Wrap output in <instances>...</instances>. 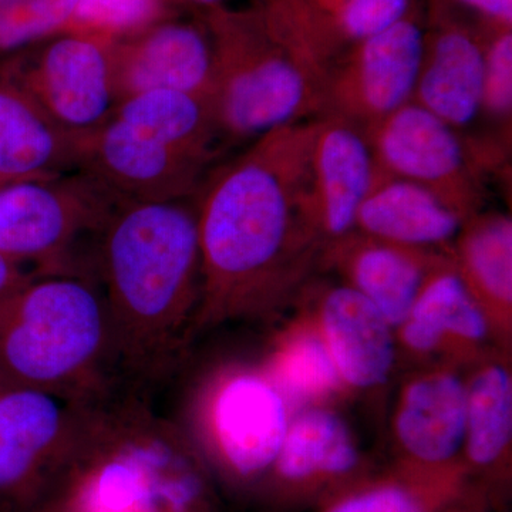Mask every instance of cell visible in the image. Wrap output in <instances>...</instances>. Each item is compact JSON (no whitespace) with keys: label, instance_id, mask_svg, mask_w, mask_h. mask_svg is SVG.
I'll list each match as a JSON object with an SVG mask.
<instances>
[{"label":"cell","instance_id":"5b68a950","mask_svg":"<svg viewBox=\"0 0 512 512\" xmlns=\"http://www.w3.org/2000/svg\"><path fill=\"white\" fill-rule=\"evenodd\" d=\"M123 201L83 171L0 187V255L33 275L97 281L101 235Z\"/></svg>","mask_w":512,"mask_h":512},{"label":"cell","instance_id":"7c38bea8","mask_svg":"<svg viewBox=\"0 0 512 512\" xmlns=\"http://www.w3.org/2000/svg\"><path fill=\"white\" fill-rule=\"evenodd\" d=\"M208 164L110 117L84 138L79 171L123 202L173 201L197 192Z\"/></svg>","mask_w":512,"mask_h":512},{"label":"cell","instance_id":"ffe728a7","mask_svg":"<svg viewBox=\"0 0 512 512\" xmlns=\"http://www.w3.org/2000/svg\"><path fill=\"white\" fill-rule=\"evenodd\" d=\"M83 140L56 124L0 66V187L79 170Z\"/></svg>","mask_w":512,"mask_h":512},{"label":"cell","instance_id":"52a82bcc","mask_svg":"<svg viewBox=\"0 0 512 512\" xmlns=\"http://www.w3.org/2000/svg\"><path fill=\"white\" fill-rule=\"evenodd\" d=\"M424 23L426 0H421L390 28L346 47L326 77L322 114L366 130L412 101Z\"/></svg>","mask_w":512,"mask_h":512},{"label":"cell","instance_id":"d4e9b609","mask_svg":"<svg viewBox=\"0 0 512 512\" xmlns=\"http://www.w3.org/2000/svg\"><path fill=\"white\" fill-rule=\"evenodd\" d=\"M111 117L210 163L221 140L211 104L177 90L128 97L117 104Z\"/></svg>","mask_w":512,"mask_h":512},{"label":"cell","instance_id":"44dd1931","mask_svg":"<svg viewBox=\"0 0 512 512\" xmlns=\"http://www.w3.org/2000/svg\"><path fill=\"white\" fill-rule=\"evenodd\" d=\"M466 221L433 192L379 170L355 231L404 247L448 251Z\"/></svg>","mask_w":512,"mask_h":512},{"label":"cell","instance_id":"4316f807","mask_svg":"<svg viewBox=\"0 0 512 512\" xmlns=\"http://www.w3.org/2000/svg\"><path fill=\"white\" fill-rule=\"evenodd\" d=\"M165 0H79L64 32L114 43L170 18Z\"/></svg>","mask_w":512,"mask_h":512},{"label":"cell","instance_id":"6da1fadb","mask_svg":"<svg viewBox=\"0 0 512 512\" xmlns=\"http://www.w3.org/2000/svg\"><path fill=\"white\" fill-rule=\"evenodd\" d=\"M315 119L255 138L201 188L197 330L259 315L301 291L325 241L311 205Z\"/></svg>","mask_w":512,"mask_h":512},{"label":"cell","instance_id":"5bb4252c","mask_svg":"<svg viewBox=\"0 0 512 512\" xmlns=\"http://www.w3.org/2000/svg\"><path fill=\"white\" fill-rule=\"evenodd\" d=\"M466 376L453 365L430 367L406 380L393 410L400 463L424 468L463 464Z\"/></svg>","mask_w":512,"mask_h":512},{"label":"cell","instance_id":"7402d4cb","mask_svg":"<svg viewBox=\"0 0 512 512\" xmlns=\"http://www.w3.org/2000/svg\"><path fill=\"white\" fill-rule=\"evenodd\" d=\"M451 262L493 330L510 343L512 329V221L503 212H477L448 248Z\"/></svg>","mask_w":512,"mask_h":512},{"label":"cell","instance_id":"9c48e42d","mask_svg":"<svg viewBox=\"0 0 512 512\" xmlns=\"http://www.w3.org/2000/svg\"><path fill=\"white\" fill-rule=\"evenodd\" d=\"M107 410L43 390H0V501L16 500L47 464L99 439Z\"/></svg>","mask_w":512,"mask_h":512},{"label":"cell","instance_id":"4fadbf2b","mask_svg":"<svg viewBox=\"0 0 512 512\" xmlns=\"http://www.w3.org/2000/svg\"><path fill=\"white\" fill-rule=\"evenodd\" d=\"M117 104L151 90H177L211 104L214 60L204 23L164 19L111 47Z\"/></svg>","mask_w":512,"mask_h":512},{"label":"cell","instance_id":"4dcf8cb0","mask_svg":"<svg viewBox=\"0 0 512 512\" xmlns=\"http://www.w3.org/2000/svg\"><path fill=\"white\" fill-rule=\"evenodd\" d=\"M92 504L96 512H124L136 505L151 512L146 476L136 457L113 461L101 470Z\"/></svg>","mask_w":512,"mask_h":512},{"label":"cell","instance_id":"d6986e66","mask_svg":"<svg viewBox=\"0 0 512 512\" xmlns=\"http://www.w3.org/2000/svg\"><path fill=\"white\" fill-rule=\"evenodd\" d=\"M446 254L352 231L326 244L320 265L365 296L396 329L409 315L424 279Z\"/></svg>","mask_w":512,"mask_h":512},{"label":"cell","instance_id":"1f68e13d","mask_svg":"<svg viewBox=\"0 0 512 512\" xmlns=\"http://www.w3.org/2000/svg\"><path fill=\"white\" fill-rule=\"evenodd\" d=\"M491 25L512 26V0H446Z\"/></svg>","mask_w":512,"mask_h":512},{"label":"cell","instance_id":"83f0119b","mask_svg":"<svg viewBox=\"0 0 512 512\" xmlns=\"http://www.w3.org/2000/svg\"><path fill=\"white\" fill-rule=\"evenodd\" d=\"M322 28L340 52L383 32L412 12L421 0H312Z\"/></svg>","mask_w":512,"mask_h":512},{"label":"cell","instance_id":"277c9868","mask_svg":"<svg viewBox=\"0 0 512 512\" xmlns=\"http://www.w3.org/2000/svg\"><path fill=\"white\" fill-rule=\"evenodd\" d=\"M201 15L212 46L211 109L221 140L251 143L322 114V90L268 32L255 6L224 5Z\"/></svg>","mask_w":512,"mask_h":512},{"label":"cell","instance_id":"f546056e","mask_svg":"<svg viewBox=\"0 0 512 512\" xmlns=\"http://www.w3.org/2000/svg\"><path fill=\"white\" fill-rule=\"evenodd\" d=\"M485 60L481 114L510 126L512 111V26L484 22Z\"/></svg>","mask_w":512,"mask_h":512},{"label":"cell","instance_id":"e0dca14e","mask_svg":"<svg viewBox=\"0 0 512 512\" xmlns=\"http://www.w3.org/2000/svg\"><path fill=\"white\" fill-rule=\"evenodd\" d=\"M362 456L346 421L326 406L293 414L271 471L288 501L335 497L359 478Z\"/></svg>","mask_w":512,"mask_h":512},{"label":"cell","instance_id":"484cf974","mask_svg":"<svg viewBox=\"0 0 512 512\" xmlns=\"http://www.w3.org/2000/svg\"><path fill=\"white\" fill-rule=\"evenodd\" d=\"M265 373L291 410L325 406L346 389L312 319L295 323L279 336Z\"/></svg>","mask_w":512,"mask_h":512},{"label":"cell","instance_id":"30bf717a","mask_svg":"<svg viewBox=\"0 0 512 512\" xmlns=\"http://www.w3.org/2000/svg\"><path fill=\"white\" fill-rule=\"evenodd\" d=\"M292 416L265 372L232 370L212 386L202 424L221 463L234 476L255 478L274 466Z\"/></svg>","mask_w":512,"mask_h":512},{"label":"cell","instance_id":"d6a6232c","mask_svg":"<svg viewBox=\"0 0 512 512\" xmlns=\"http://www.w3.org/2000/svg\"><path fill=\"white\" fill-rule=\"evenodd\" d=\"M33 278H35V275L0 255V302L18 292Z\"/></svg>","mask_w":512,"mask_h":512},{"label":"cell","instance_id":"f1b7e54d","mask_svg":"<svg viewBox=\"0 0 512 512\" xmlns=\"http://www.w3.org/2000/svg\"><path fill=\"white\" fill-rule=\"evenodd\" d=\"M79 0H0V57L16 56L62 33Z\"/></svg>","mask_w":512,"mask_h":512},{"label":"cell","instance_id":"8992f818","mask_svg":"<svg viewBox=\"0 0 512 512\" xmlns=\"http://www.w3.org/2000/svg\"><path fill=\"white\" fill-rule=\"evenodd\" d=\"M377 168L433 192L468 220L483 211L477 160L457 130L414 101L363 130Z\"/></svg>","mask_w":512,"mask_h":512},{"label":"cell","instance_id":"d590c367","mask_svg":"<svg viewBox=\"0 0 512 512\" xmlns=\"http://www.w3.org/2000/svg\"><path fill=\"white\" fill-rule=\"evenodd\" d=\"M170 6L178 5V3H185V0H165Z\"/></svg>","mask_w":512,"mask_h":512},{"label":"cell","instance_id":"ac0fdd59","mask_svg":"<svg viewBox=\"0 0 512 512\" xmlns=\"http://www.w3.org/2000/svg\"><path fill=\"white\" fill-rule=\"evenodd\" d=\"M377 171L362 128L330 114L316 117L311 205L325 244L355 231L357 212L375 184Z\"/></svg>","mask_w":512,"mask_h":512},{"label":"cell","instance_id":"603a6c76","mask_svg":"<svg viewBox=\"0 0 512 512\" xmlns=\"http://www.w3.org/2000/svg\"><path fill=\"white\" fill-rule=\"evenodd\" d=\"M466 376L463 464L474 473L507 477L512 443V376L504 355H481Z\"/></svg>","mask_w":512,"mask_h":512},{"label":"cell","instance_id":"e575fe53","mask_svg":"<svg viewBox=\"0 0 512 512\" xmlns=\"http://www.w3.org/2000/svg\"><path fill=\"white\" fill-rule=\"evenodd\" d=\"M185 3H192V5L197 6L201 12H205V10L220 8V6H224L225 0H185Z\"/></svg>","mask_w":512,"mask_h":512},{"label":"cell","instance_id":"cb8c5ba5","mask_svg":"<svg viewBox=\"0 0 512 512\" xmlns=\"http://www.w3.org/2000/svg\"><path fill=\"white\" fill-rule=\"evenodd\" d=\"M464 464L424 468L400 463L393 473L357 481L322 512H447L471 490Z\"/></svg>","mask_w":512,"mask_h":512},{"label":"cell","instance_id":"3957f363","mask_svg":"<svg viewBox=\"0 0 512 512\" xmlns=\"http://www.w3.org/2000/svg\"><path fill=\"white\" fill-rule=\"evenodd\" d=\"M109 404L110 329L99 282L35 276L0 302V390Z\"/></svg>","mask_w":512,"mask_h":512},{"label":"cell","instance_id":"8fae6325","mask_svg":"<svg viewBox=\"0 0 512 512\" xmlns=\"http://www.w3.org/2000/svg\"><path fill=\"white\" fill-rule=\"evenodd\" d=\"M485 60L483 20L446 0H426L423 52L414 103L454 130L481 114Z\"/></svg>","mask_w":512,"mask_h":512},{"label":"cell","instance_id":"7a4b0ae2","mask_svg":"<svg viewBox=\"0 0 512 512\" xmlns=\"http://www.w3.org/2000/svg\"><path fill=\"white\" fill-rule=\"evenodd\" d=\"M97 282L110 329L113 392L163 383L197 330L202 279L197 207L123 202L101 235Z\"/></svg>","mask_w":512,"mask_h":512},{"label":"cell","instance_id":"ba28073f","mask_svg":"<svg viewBox=\"0 0 512 512\" xmlns=\"http://www.w3.org/2000/svg\"><path fill=\"white\" fill-rule=\"evenodd\" d=\"M2 64L67 133L86 138L117 106L110 43L79 33L59 35Z\"/></svg>","mask_w":512,"mask_h":512},{"label":"cell","instance_id":"836d02e7","mask_svg":"<svg viewBox=\"0 0 512 512\" xmlns=\"http://www.w3.org/2000/svg\"><path fill=\"white\" fill-rule=\"evenodd\" d=\"M447 512H483V497L481 494L473 495V491L470 490Z\"/></svg>","mask_w":512,"mask_h":512},{"label":"cell","instance_id":"9a60e30c","mask_svg":"<svg viewBox=\"0 0 512 512\" xmlns=\"http://www.w3.org/2000/svg\"><path fill=\"white\" fill-rule=\"evenodd\" d=\"M311 316L346 389L372 390L389 382L396 365L394 328L373 303L343 284L320 285Z\"/></svg>","mask_w":512,"mask_h":512},{"label":"cell","instance_id":"2e32d148","mask_svg":"<svg viewBox=\"0 0 512 512\" xmlns=\"http://www.w3.org/2000/svg\"><path fill=\"white\" fill-rule=\"evenodd\" d=\"M394 332L397 346L410 355L443 356L448 363L474 362L494 339L487 316L448 252L426 276L409 315Z\"/></svg>","mask_w":512,"mask_h":512}]
</instances>
